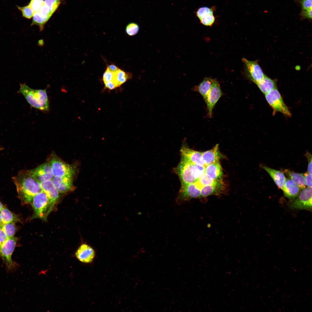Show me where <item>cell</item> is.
Wrapping results in <instances>:
<instances>
[{"mask_svg": "<svg viewBox=\"0 0 312 312\" xmlns=\"http://www.w3.org/2000/svg\"><path fill=\"white\" fill-rule=\"evenodd\" d=\"M12 179L18 198L23 204L31 203L34 197L42 190L39 183L32 177L29 170L19 171Z\"/></svg>", "mask_w": 312, "mask_h": 312, "instance_id": "cell-1", "label": "cell"}, {"mask_svg": "<svg viewBox=\"0 0 312 312\" xmlns=\"http://www.w3.org/2000/svg\"><path fill=\"white\" fill-rule=\"evenodd\" d=\"M175 171L180 179L181 184L192 183L205 173V166L194 164L181 157Z\"/></svg>", "mask_w": 312, "mask_h": 312, "instance_id": "cell-2", "label": "cell"}, {"mask_svg": "<svg viewBox=\"0 0 312 312\" xmlns=\"http://www.w3.org/2000/svg\"><path fill=\"white\" fill-rule=\"evenodd\" d=\"M18 92L22 94L33 107L43 111H48L49 103L46 90L34 89L25 84H20Z\"/></svg>", "mask_w": 312, "mask_h": 312, "instance_id": "cell-3", "label": "cell"}, {"mask_svg": "<svg viewBox=\"0 0 312 312\" xmlns=\"http://www.w3.org/2000/svg\"><path fill=\"white\" fill-rule=\"evenodd\" d=\"M31 202L34 211L31 219L37 218L46 221L53 208L46 194L42 190L34 197Z\"/></svg>", "mask_w": 312, "mask_h": 312, "instance_id": "cell-4", "label": "cell"}, {"mask_svg": "<svg viewBox=\"0 0 312 312\" xmlns=\"http://www.w3.org/2000/svg\"><path fill=\"white\" fill-rule=\"evenodd\" d=\"M17 241L16 239L14 236L8 237L0 246V257L5 265L7 270L8 272L14 270L17 266L16 264L12 258Z\"/></svg>", "mask_w": 312, "mask_h": 312, "instance_id": "cell-5", "label": "cell"}, {"mask_svg": "<svg viewBox=\"0 0 312 312\" xmlns=\"http://www.w3.org/2000/svg\"><path fill=\"white\" fill-rule=\"evenodd\" d=\"M48 162L53 177L73 176L75 173V168L63 161L55 155H51Z\"/></svg>", "mask_w": 312, "mask_h": 312, "instance_id": "cell-6", "label": "cell"}, {"mask_svg": "<svg viewBox=\"0 0 312 312\" xmlns=\"http://www.w3.org/2000/svg\"><path fill=\"white\" fill-rule=\"evenodd\" d=\"M265 95L266 101L273 109V115L276 112H280L286 116L289 117L291 116L288 107L285 103L277 88L274 89Z\"/></svg>", "mask_w": 312, "mask_h": 312, "instance_id": "cell-7", "label": "cell"}, {"mask_svg": "<svg viewBox=\"0 0 312 312\" xmlns=\"http://www.w3.org/2000/svg\"><path fill=\"white\" fill-rule=\"evenodd\" d=\"M242 60L244 65L246 76L255 84L266 75L257 60L250 61L245 58H243Z\"/></svg>", "mask_w": 312, "mask_h": 312, "instance_id": "cell-8", "label": "cell"}, {"mask_svg": "<svg viewBox=\"0 0 312 312\" xmlns=\"http://www.w3.org/2000/svg\"><path fill=\"white\" fill-rule=\"evenodd\" d=\"M297 198L289 203L292 208L312 210V188L307 187L302 189Z\"/></svg>", "mask_w": 312, "mask_h": 312, "instance_id": "cell-9", "label": "cell"}, {"mask_svg": "<svg viewBox=\"0 0 312 312\" xmlns=\"http://www.w3.org/2000/svg\"><path fill=\"white\" fill-rule=\"evenodd\" d=\"M223 95L219 82L216 79L214 81L211 88L209 92L205 102L208 116L211 118L213 110L217 102Z\"/></svg>", "mask_w": 312, "mask_h": 312, "instance_id": "cell-10", "label": "cell"}, {"mask_svg": "<svg viewBox=\"0 0 312 312\" xmlns=\"http://www.w3.org/2000/svg\"><path fill=\"white\" fill-rule=\"evenodd\" d=\"M177 201L179 203L193 198H200V190L195 183L181 184Z\"/></svg>", "mask_w": 312, "mask_h": 312, "instance_id": "cell-11", "label": "cell"}, {"mask_svg": "<svg viewBox=\"0 0 312 312\" xmlns=\"http://www.w3.org/2000/svg\"><path fill=\"white\" fill-rule=\"evenodd\" d=\"M180 151L182 157L192 163L201 166H205L202 152L189 148L187 146L186 139L183 141Z\"/></svg>", "mask_w": 312, "mask_h": 312, "instance_id": "cell-12", "label": "cell"}, {"mask_svg": "<svg viewBox=\"0 0 312 312\" xmlns=\"http://www.w3.org/2000/svg\"><path fill=\"white\" fill-rule=\"evenodd\" d=\"M29 171L32 177L39 183L52 180L53 177L48 162Z\"/></svg>", "mask_w": 312, "mask_h": 312, "instance_id": "cell-13", "label": "cell"}, {"mask_svg": "<svg viewBox=\"0 0 312 312\" xmlns=\"http://www.w3.org/2000/svg\"><path fill=\"white\" fill-rule=\"evenodd\" d=\"M75 255L80 262L88 264L91 263L94 261L96 254L94 249L90 246L83 244L76 250Z\"/></svg>", "mask_w": 312, "mask_h": 312, "instance_id": "cell-14", "label": "cell"}, {"mask_svg": "<svg viewBox=\"0 0 312 312\" xmlns=\"http://www.w3.org/2000/svg\"><path fill=\"white\" fill-rule=\"evenodd\" d=\"M73 177H53L51 180L59 193H65L72 191L74 190L75 187L73 183Z\"/></svg>", "mask_w": 312, "mask_h": 312, "instance_id": "cell-15", "label": "cell"}, {"mask_svg": "<svg viewBox=\"0 0 312 312\" xmlns=\"http://www.w3.org/2000/svg\"><path fill=\"white\" fill-rule=\"evenodd\" d=\"M39 184L42 190L46 194L53 207L59 198V192L51 180L43 181Z\"/></svg>", "mask_w": 312, "mask_h": 312, "instance_id": "cell-16", "label": "cell"}, {"mask_svg": "<svg viewBox=\"0 0 312 312\" xmlns=\"http://www.w3.org/2000/svg\"><path fill=\"white\" fill-rule=\"evenodd\" d=\"M225 188L222 180H218L216 183L205 186L201 189L200 198L220 195L224 192Z\"/></svg>", "mask_w": 312, "mask_h": 312, "instance_id": "cell-17", "label": "cell"}, {"mask_svg": "<svg viewBox=\"0 0 312 312\" xmlns=\"http://www.w3.org/2000/svg\"><path fill=\"white\" fill-rule=\"evenodd\" d=\"M202 155L205 166L219 162L222 155L220 152L219 144H217L211 149L202 152Z\"/></svg>", "mask_w": 312, "mask_h": 312, "instance_id": "cell-18", "label": "cell"}, {"mask_svg": "<svg viewBox=\"0 0 312 312\" xmlns=\"http://www.w3.org/2000/svg\"><path fill=\"white\" fill-rule=\"evenodd\" d=\"M261 166L269 174L278 187L282 190L286 180L283 172L263 165H261Z\"/></svg>", "mask_w": 312, "mask_h": 312, "instance_id": "cell-19", "label": "cell"}, {"mask_svg": "<svg viewBox=\"0 0 312 312\" xmlns=\"http://www.w3.org/2000/svg\"><path fill=\"white\" fill-rule=\"evenodd\" d=\"M214 79L211 77H205L201 83L197 85L194 86L192 88V90L199 93L205 102Z\"/></svg>", "mask_w": 312, "mask_h": 312, "instance_id": "cell-20", "label": "cell"}, {"mask_svg": "<svg viewBox=\"0 0 312 312\" xmlns=\"http://www.w3.org/2000/svg\"><path fill=\"white\" fill-rule=\"evenodd\" d=\"M300 189L298 185L290 178L286 179L283 191L285 196L291 200H293L300 193Z\"/></svg>", "mask_w": 312, "mask_h": 312, "instance_id": "cell-21", "label": "cell"}, {"mask_svg": "<svg viewBox=\"0 0 312 312\" xmlns=\"http://www.w3.org/2000/svg\"><path fill=\"white\" fill-rule=\"evenodd\" d=\"M205 172L214 180H222L223 173L219 162L213 163L205 166Z\"/></svg>", "mask_w": 312, "mask_h": 312, "instance_id": "cell-22", "label": "cell"}, {"mask_svg": "<svg viewBox=\"0 0 312 312\" xmlns=\"http://www.w3.org/2000/svg\"><path fill=\"white\" fill-rule=\"evenodd\" d=\"M256 85L262 92L265 94L277 88L276 81L266 75Z\"/></svg>", "mask_w": 312, "mask_h": 312, "instance_id": "cell-23", "label": "cell"}, {"mask_svg": "<svg viewBox=\"0 0 312 312\" xmlns=\"http://www.w3.org/2000/svg\"><path fill=\"white\" fill-rule=\"evenodd\" d=\"M282 171L295 183L300 189L306 187V185L303 173H296L287 169H282Z\"/></svg>", "mask_w": 312, "mask_h": 312, "instance_id": "cell-24", "label": "cell"}, {"mask_svg": "<svg viewBox=\"0 0 312 312\" xmlns=\"http://www.w3.org/2000/svg\"><path fill=\"white\" fill-rule=\"evenodd\" d=\"M3 223H16L20 221L18 216L12 213L6 207H4L0 211Z\"/></svg>", "mask_w": 312, "mask_h": 312, "instance_id": "cell-25", "label": "cell"}, {"mask_svg": "<svg viewBox=\"0 0 312 312\" xmlns=\"http://www.w3.org/2000/svg\"><path fill=\"white\" fill-rule=\"evenodd\" d=\"M129 78V76L127 73L119 69L114 73L112 79L110 82L114 85L116 88H117L124 83Z\"/></svg>", "mask_w": 312, "mask_h": 312, "instance_id": "cell-26", "label": "cell"}, {"mask_svg": "<svg viewBox=\"0 0 312 312\" xmlns=\"http://www.w3.org/2000/svg\"><path fill=\"white\" fill-rule=\"evenodd\" d=\"M50 18L43 16L39 11L34 12L31 25H36L38 26L40 30L42 31L44 29L45 24Z\"/></svg>", "mask_w": 312, "mask_h": 312, "instance_id": "cell-27", "label": "cell"}, {"mask_svg": "<svg viewBox=\"0 0 312 312\" xmlns=\"http://www.w3.org/2000/svg\"><path fill=\"white\" fill-rule=\"evenodd\" d=\"M217 181L212 179L205 172L195 183L198 188L201 190L203 187L213 184Z\"/></svg>", "mask_w": 312, "mask_h": 312, "instance_id": "cell-28", "label": "cell"}, {"mask_svg": "<svg viewBox=\"0 0 312 312\" xmlns=\"http://www.w3.org/2000/svg\"><path fill=\"white\" fill-rule=\"evenodd\" d=\"M0 227L8 237H13L17 230L14 223H3Z\"/></svg>", "mask_w": 312, "mask_h": 312, "instance_id": "cell-29", "label": "cell"}, {"mask_svg": "<svg viewBox=\"0 0 312 312\" xmlns=\"http://www.w3.org/2000/svg\"><path fill=\"white\" fill-rule=\"evenodd\" d=\"M17 7L21 12L23 17L30 19L33 16L34 12L29 5L23 7L17 6Z\"/></svg>", "mask_w": 312, "mask_h": 312, "instance_id": "cell-30", "label": "cell"}, {"mask_svg": "<svg viewBox=\"0 0 312 312\" xmlns=\"http://www.w3.org/2000/svg\"><path fill=\"white\" fill-rule=\"evenodd\" d=\"M213 7L209 8L207 7H203L199 8L197 11L196 16L200 20L203 17L209 14H213Z\"/></svg>", "mask_w": 312, "mask_h": 312, "instance_id": "cell-31", "label": "cell"}, {"mask_svg": "<svg viewBox=\"0 0 312 312\" xmlns=\"http://www.w3.org/2000/svg\"><path fill=\"white\" fill-rule=\"evenodd\" d=\"M215 17L213 14H209L203 17L200 20V23L204 25L211 27L215 23Z\"/></svg>", "mask_w": 312, "mask_h": 312, "instance_id": "cell-32", "label": "cell"}, {"mask_svg": "<svg viewBox=\"0 0 312 312\" xmlns=\"http://www.w3.org/2000/svg\"><path fill=\"white\" fill-rule=\"evenodd\" d=\"M139 29V26L137 23H129L127 25L126 28V31L128 35L130 36H133L138 33Z\"/></svg>", "mask_w": 312, "mask_h": 312, "instance_id": "cell-33", "label": "cell"}, {"mask_svg": "<svg viewBox=\"0 0 312 312\" xmlns=\"http://www.w3.org/2000/svg\"><path fill=\"white\" fill-rule=\"evenodd\" d=\"M61 0H45L44 3L53 13L60 4Z\"/></svg>", "mask_w": 312, "mask_h": 312, "instance_id": "cell-34", "label": "cell"}, {"mask_svg": "<svg viewBox=\"0 0 312 312\" xmlns=\"http://www.w3.org/2000/svg\"><path fill=\"white\" fill-rule=\"evenodd\" d=\"M44 0H31L29 5L34 12L39 11L44 4Z\"/></svg>", "mask_w": 312, "mask_h": 312, "instance_id": "cell-35", "label": "cell"}, {"mask_svg": "<svg viewBox=\"0 0 312 312\" xmlns=\"http://www.w3.org/2000/svg\"><path fill=\"white\" fill-rule=\"evenodd\" d=\"M39 12L43 16L50 18L53 14L49 8L44 4L41 7Z\"/></svg>", "mask_w": 312, "mask_h": 312, "instance_id": "cell-36", "label": "cell"}, {"mask_svg": "<svg viewBox=\"0 0 312 312\" xmlns=\"http://www.w3.org/2000/svg\"><path fill=\"white\" fill-rule=\"evenodd\" d=\"M114 73H113L107 69L104 73L103 76V80L104 83L111 81H112L113 75Z\"/></svg>", "mask_w": 312, "mask_h": 312, "instance_id": "cell-37", "label": "cell"}, {"mask_svg": "<svg viewBox=\"0 0 312 312\" xmlns=\"http://www.w3.org/2000/svg\"><path fill=\"white\" fill-rule=\"evenodd\" d=\"M303 174L306 185L308 187L312 188V174L307 172Z\"/></svg>", "mask_w": 312, "mask_h": 312, "instance_id": "cell-38", "label": "cell"}, {"mask_svg": "<svg viewBox=\"0 0 312 312\" xmlns=\"http://www.w3.org/2000/svg\"><path fill=\"white\" fill-rule=\"evenodd\" d=\"M312 0H301L302 9L306 10L312 9Z\"/></svg>", "mask_w": 312, "mask_h": 312, "instance_id": "cell-39", "label": "cell"}, {"mask_svg": "<svg viewBox=\"0 0 312 312\" xmlns=\"http://www.w3.org/2000/svg\"><path fill=\"white\" fill-rule=\"evenodd\" d=\"M308 161L307 172L312 174V155L311 153L307 152L305 154Z\"/></svg>", "mask_w": 312, "mask_h": 312, "instance_id": "cell-40", "label": "cell"}, {"mask_svg": "<svg viewBox=\"0 0 312 312\" xmlns=\"http://www.w3.org/2000/svg\"><path fill=\"white\" fill-rule=\"evenodd\" d=\"M312 9L303 10L302 13V16L305 18L311 19L312 18Z\"/></svg>", "mask_w": 312, "mask_h": 312, "instance_id": "cell-41", "label": "cell"}, {"mask_svg": "<svg viewBox=\"0 0 312 312\" xmlns=\"http://www.w3.org/2000/svg\"><path fill=\"white\" fill-rule=\"evenodd\" d=\"M7 238V236L0 227V246Z\"/></svg>", "mask_w": 312, "mask_h": 312, "instance_id": "cell-42", "label": "cell"}, {"mask_svg": "<svg viewBox=\"0 0 312 312\" xmlns=\"http://www.w3.org/2000/svg\"><path fill=\"white\" fill-rule=\"evenodd\" d=\"M107 69L113 73H114L119 68L115 65L112 64L108 66Z\"/></svg>", "mask_w": 312, "mask_h": 312, "instance_id": "cell-43", "label": "cell"}, {"mask_svg": "<svg viewBox=\"0 0 312 312\" xmlns=\"http://www.w3.org/2000/svg\"><path fill=\"white\" fill-rule=\"evenodd\" d=\"M3 205L2 204V203L0 201V211L4 207Z\"/></svg>", "mask_w": 312, "mask_h": 312, "instance_id": "cell-44", "label": "cell"}, {"mask_svg": "<svg viewBox=\"0 0 312 312\" xmlns=\"http://www.w3.org/2000/svg\"><path fill=\"white\" fill-rule=\"evenodd\" d=\"M3 224L2 221L1 217L0 214V226Z\"/></svg>", "mask_w": 312, "mask_h": 312, "instance_id": "cell-45", "label": "cell"}, {"mask_svg": "<svg viewBox=\"0 0 312 312\" xmlns=\"http://www.w3.org/2000/svg\"><path fill=\"white\" fill-rule=\"evenodd\" d=\"M3 149V148L0 146V151Z\"/></svg>", "mask_w": 312, "mask_h": 312, "instance_id": "cell-46", "label": "cell"}]
</instances>
